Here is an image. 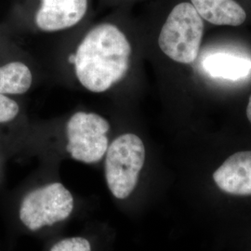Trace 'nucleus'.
I'll list each match as a JSON object with an SVG mask.
<instances>
[{"label":"nucleus","instance_id":"nucleus-8","mask_svg":"<svg viewBox=\"0 0 251 251\" xmlns=\"http://www.w3.org/2000/svg\"><path fill=\"white\" fill-rule=\"evenodd\" d=\"M203 20L218 26H239L247 19L242 6L235 0H190Z\"/></svg>","mask_w":251,"mask_h":251},{"label":"nucleus","instance_id":"nucleus-12","mask_svg":"<svg viewBox=\"0 0 251 251\" xmlns=\"http://www.w3.org/2000/svg\"><path fill=\"white\" fill-rule=\"evenodd\" d=\"M18 103L6 95L0 94V124L12 121L18 116Z\"/></svg>","mask_w":251,"mask_h":251},{"label":"nucleus","instance_id":"nucleus-7","mask_svg":"<svg viewBox=\"0 0 251 251\" xmlns=\"http://www.w3.org/2000/svg\"><path fill=\"white\" fill-rule=\"evenodd\" d=\"M217 186L233 196H251V151L235 152L214 172Z\"/></svg>","mask_w":251,"mask_h":251},{"label":"nucleus","instance_id":"nucleus-2","mask_svg":"<svg viewBox=\"0 0 251 251\" xmlns=\"http://www.w3.org/2000/svg\"><path fill=\"white\" fill-rule=\"evenodd\" d=\"M204 21L190 2L176 4L162 25L158 45L172 61L190 64L198 58Z\"/></svg>","mask_w":251,"mask_h":251},{"label":"nucleus","instance_id":"nucleus-10","mask_svg":"<svg viewBox=\"0 0 251 251\" xmlns=\"http://www.w3.org/2000/svg\"><path fill=\"white\" fill-rule=\"evenodd\" d=\"M33 75L25 63L12 62L0 66V94L21 95L30 90Z\"/></svg>","mask_w":251,"mask_h":251},{"label":"nucleus","instance_id":"nucleus-3","mask_svg":"<svg viewBox=\"0 0 251 251\" xmlns=\"http://www.w3.org/2000/svg\"><path fill=\"white\" fill-rule=\"evenodd\" d=\"M104 175L108 189L117 199L128 198L137 186L145 162V146L133 133L116 138L104 155Z\"/></svg>","mask_w":251,"mask_h":251},{"label":"nucleus","instance_id":"nucleus-13","mask_svg":"<svg viewBox=\"0 0 251 251\" xmlns=\"http://www.w3.org/2000/svg\"><path fill=\"white\" fill-rule=\"evenodd\" d=\"M247 117L249 118V121L251 122V96L250 97L249 104H248V107H247Z\"/></svg>","mask_w":251,"mask_h":251},{"label":"nucleus","instance_id":"nucleus-1","mask_svg":"<svg viewBox=\"0 0 251 251\" xmlns=\"http://www.w3.org/2000/svg\"><path fill=\"white\" fill-rule=\"evenodd\" d=\"M131 52L127 37L116 23H99L88 30L73 55L75 76L90 92H106L125 78Z\"/></svg>","mask_w":251,"mask_h":251},{"label":"nucleus","instance_id":"nucleus-4","mask_svg":"<svg viewBox=\"0 0 251 251\" xmlns=\"http://www.w3.org/2000/svg\"><path fill=\"white\" fill-rule=\"evenodd\" d=\"M66 151L75 161L95 164L100 161L109 146L110 124L96 113L76 112L66 123Z\"/></svg>","mask_w":251,"mask_h":251},{"label":"nucleus","instance_id":"nucleus-11","mask_svg":"<svg viewBox=\"0 0 251 251\" xmlns=\"http://www.w3.org/2000/svg\"><path fill=\"white\" fill-rule=\"evenodd\" d=\"M50 251H92L87 238L81 236L68 237L55 243Z\"/></svg>","mask_w":251,"mask_h":251},{"label":"nucleus","instance_id":"nucleus-5","mask_svg":"<svg viewBox=\"0 0 251 251\" xmlns=\"http://www.w3.org/2000/svg\"><path fill=\"white\" fill-rule=\"evenodd\" d=\"M75 201L71 192L60 182L35 189L21 203L19 217L31 231L58 224L72 214Z\"/></svg>","mask_w":251,"mask_h":251},{"label":"nucleus","instance_id":"nucleus-6","mask_svg":"<svg viewBox=\"0 0 251 251\" xmlns=\"http://www.w3.org/2000/svg\"><path fill=\"white\" fill-rule=\"evenodd\" d=\"M90 8V0H36L33 22L42 32L65 31L81 24Z\"/></svg>","mask_w":251,"mask_h":251},{"label":"nucleus","instance_id":"nucleus-9","mask_svg":"<svg viewBox=\"0 0 251 251\" xmlns=\"http://www.w3.org/2000/svg\"><path fill=\"white\" fill-rule=\"evenodd\" d=\"M204 67L210 75L230 80H238L247 77L251 71L249 59L230 55L214 54L206 58Z\"/></svg>","mask_w":251,"mask_h":251}]
</instances>
